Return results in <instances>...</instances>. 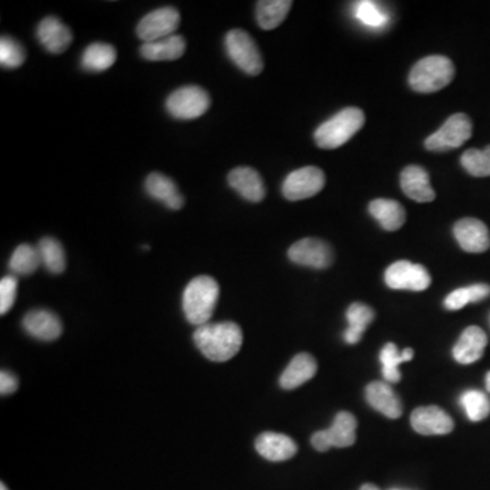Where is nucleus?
I'll list each match as a JSON object with an SVG mask.
<instances>
[{
    "label": "nucleus",
    "instance_id": "1",
    "mask_svg": "<svg viewBox=\"0 0 490 490\" xmlns=\"http://www.w3.org/2000/svg\"><path fill=\"white\" fill-rule=\"evenodd\" d=\"M194 342L206 359L225 362L241 349L242 331L233 322L206 323L195 330Z\"/></svg>",
    "mask_w": 490,
    "mask_h": 490
},
{
    "label": "nucleus",
    "instance_id": "2",
    "mask_svg": "<svg viewBox=\"0 0 490 490\" xmlns=\"http://www.w3.org/2000/svg\"><path fill=\"white\" fill-rule=\"evenodd\" d=\"M220 297L217 281L207 275L194 278L182 293V311L191 325L210 323Z\"/></svg>",
    "mask_w": 490,
    "mask_h": 490
},
{
    "label": "nucleus",
    "instance_id": "3",
    "mask_svg": "<svg viewBox=\"0 0 490 490\" xmlns=\"http://www.w3.org/2000/svg\"><path fill=\"white\" fill-rule=\"evenodd\" d=\"M365 122V114L361 109L349 106L338 112L335 116L315 131V142L322 148H338L351 140Z\"/></svg>",
    "mask_w": 490,
    "mask_h": 490
},
{
    "label": "nucleus",
    "instance_id": "4",
    "mask_svg": "<svg viewBox=\"0 0 490 490\" xmlns=\"http://www.w3.org/2000/svg\"><path fill=\"white\" fill-rule=\"evenodd\" d=\"M455 77V67L448 57H424L411 69L409 83L418 93H436L450 85Z\"/></svg>",
    "mask_w": 490,
    "mask_h": 490
},
{
    "label": "nucleus",
    "instance_id": "5",
    "mask_svg": "<svg viewBox=\"0 0 490 490\" xmlns=\"http://www.w3.org/2000/svg\"><path fill=\"white\" fill-rule=\"evenodd\" d=\"M226 54L241 72L259 75L263 72V57L254 38L241 29H233L225 38Z\"/></svg>",
    "mask_w": 490,
    "mask_h": 490
},
{
    "label": "nucleus",
    "instance_id": "6",
    "mask_svg": "<svg viewBox=\"0 0 490 490\" xmlns=\"http://www.w3.org/2000/svg\"><path fill=\"white\" fill-rule=\"evenodd\" d=\"M211 106L207 91L200 86H182L169 96L166 109L174 119L192 120L205 114Z\"/></svg>",
    "mask_w": 490,
    "mask_h": 490
},
{
    "label": "nucleus",
    "instance_id": "7",
    "mask_svg": "<svg viewBox=\"0 0 490 490\" xmlns=\"http://www.w3.org/2000/svg\"><path fill=\"white\" fill-rule=\"evenodd\" d=\"M473 124L468 114H456L448 117L439 131L427 137L425 148L431 151H448L460 148L470 139Z\"/></svg>",
    "mask_w": 490,
    "mask_h": 490
},
{
    "label": "nucleus",
    "instance_id": "8",
    "mask_svg": "<svg viewBox=\"0 0 490 490\" xmlns=\"http://www.w3.org/2000/svg\"><path fill=\"white\" fill-rule=\"evenodd\" d=\"M356 417L349 411H340L328 429L317 432L312 436V445L319 452H325L331 447H351L356 443Z\"/></svg>",
    "mask_w": 490,
    "mask_h": 490
},
{
    "label": "nucleus",
    "instance_id": "9",
    "mask_svg": "<svg viewBox=\"0 0 490 490\" xmlns=\"http://www.w3.org/2000/svg\"><path fill=\"white\" fill-rule=\"evenodd\" d=\"M325 186V174L317 166H305L291 172L283 184V194L291 202L308 199Z\"/></svg>",
    "mask_w": 490,
    "mask_h": 490
},
{
    "label": "nucleus",
    "instance_id": "10",
    "mask_svg": "<svg viewBox=\"0 0 490 490\" xmlns=\"http://www.w3.org/2000/svg\"><path fill=\"white\" fill-rule=\"evenodd\" d=\"M385 283L393 291H427L432 283L431 275L421 265L400 260L385 270Z\"/></svg>",
    "mask_w": 490,
    "mask_h": 490
},
{
    "label": "nucleus",
    "instance_id": "11",
    "mask_svg": "<svg viewBox=\"0 0 490 490\" xmlns=\"http://www.w3.org/2000/svg\"><path fill=\"white\" fill-rule=\"evenodd\" d=\"M180 13L171 6L161 7L148 13L137 26V35L145 43L173 36L180 26Z\"/></svg>",
    "mask_w": 490,
    "mask_h": 490
},
{
    "label": "nucleus",
    "instance_id": "12",
    "mask_svg": "<svg viewBox=\"0 0 490 490\" xmlns=\"http://www.w3.org/2000/svg\"><path fill=\"white\" fill-rule=\"evenodd\" d=\"M289 259L296 265L304 267L323 268L330 267L333 265L334 254L330 245L320 239H302L294 242L288 251Z\"/></svg>",
    "mask_w": 490,
    "mask_h": 490
},
{
    "label": "nucleus",
    "instance_id": "13",
    "mask_svg": "<svg viewBox=\"0 0 490 490\" xmlns=\"http://www.w3.org/2000/svg\"><path fill=\"white\" fill-rule=\"evenodd\" d=\"M453 236L463 251L482 254L490 249V233L487 226L476 218H463L453 226Z\"/></svg>",
    "mask_w": 490,
    "mask_h": 490
},
{
    "label": "nucleus",
    "instance_id": "14",
    "mask_svg": "<svg viewBox=\"0 0 490 490\" xmlns=\"http://www.w3.org/2000/svg\"><path fill=\"white\" fill-rule=\"evenodd\" d=\"M23 330L36 340L52 342L63 333L62 320L48 309H33L23 317Z\"/></svg>",
    "mask_w": 490,
    "mask_h": 490
},
{
    "label": "nucleus",
    "instance_id": "15",
    "mask_svg": "<svg viewBox=\"0 0 490 490\" xmlns=\"http://www.w3.org/2000/svg\"><path fill=\"white\" fill-rule=\"evenodd\" d=\"M411 427L414 431L425 436L434 435H448L453 431L452 418L437 406H425L417 408L411 414Z\"/></svg>",
    "mask_w": 490,
    "mask_h": 490
},
{
    "label": "nucleus",
    "instance_id": "16",
    "mask_svg": "<svg viewBox=\"0 0 490 490\" xmlns=\"http://www.w3.org/2000/svg\"><path fill=\"white\" fill-rule=\"evenodd\" d=\"M38 38L49 54H63L72 43V33L69 26L59 18L46 17L38 26Z\"/></svg>",
    "mask_w": 490,
    "mask_h": 490
},
{
    "label": "nucleus",
    "instance_id": "17",
    "mask_svg": "<svg viewBox=\"0 0 490 490\" xmlns=\"http://www.w3.org/2000/svg\"><path fill=\"white\" fill-rule=\"evenodd\" d=\"M229 186L245 200L259 203L265 199L266 187L262 176L255 169L240 166L233 169L228 176Z\"/></svg>",
    "mask_w": 490,
    "mask_h": 490
},
{
    "label": "nucleus",
    "instance_id": "18",
    "mask_svg": "<svg viewBox=\"0 0 490 490\" xmlns=\"http://www.w3.org/2000/svg\"><path fill=\"white\" fill-rule=\"evenodd\" d=\"M401 187L406 197L414 202L429 203L434 202L436 198V192L431 186V177L421 166L410 165L403 169L401 174Z\"/></svg>",
    "mask_w": 490,
    "mask_h": 490
},
{
    "label": "nucleus",
    "instance_id": "19",
    "mask_svg": "<svg viewBox=\"0 0 490 490\" xmlns=\"http://www.w3.org/2000/svg\"><path fill=\"white\" fill-rule=\"evenodd\" d=\"M487 345V336L482 328L470 325L463 331L452 349L453 359L462 365L473 364L484 356Z\"/></svg>",
    "mask_w": 490,
    "mask_h": 490
},
{
    "label": "nucleus",
    "instance_id": "20",
    "mask_svg": "<svg viewBox=\"0 0 490 490\" xmlns=\"http://www.w3.org/2000/svg\"><path fill=\"white\" fill-rule=\"evenodd\" d=\"M255 448L260 456L270 462H283L297 453V444L293 439L275 432H265L258 437Z\"/></svg>",
    "mask_w": 490,
    "mask_h": 490
},
{
    "label": "nucleus",
    "instance_id": "21",
    "mask_svg": "<svg viewBox=\"0 0 490 490\" xmlns=\"http://www.w3.org/2000/svg\"><path fill=\"white\" fill-rule=\"evenodd\" d=\"M367 401L375 410L391 419L400 418L403 413L402 402L395 391L383 382H374L365 390Z\"/></svg>",
    "mask_w": 490,
    "mask_h": 490
},
{
    "label": "nucleus",
    "instance_id": "22",
    "mask_svg": "<svg viewBox=\"0 0 490 490\" xmlns=\"http://www.w3.org/2000/svg\"><path fill=\"white\" fill-rule=\"evenodd\" d=\"M146 192L153 199L165 205L171 210H180L184 206V198L180 194L176 182L165 174L153 172L145 182Z\"/></svg>",
    "mask_w": 490,
    "mask_h": 490
},
{
    "label": "nucleus",
    "instance_id": "23",
    "mask_svg": "<svg viewBox=\"0 0 490 490\" xmlns=\"http://www.w3.org/2000/svg\"><path fill=\"white\" fill-rule=\"evenodd\" d=\"M317 359L308 353H300L289 362L283 374L281 375L280 384L283 390H294L304 383L309 382L317 375Z\"/></svg>",
    "mask_w": 490,
    "mask_h": 490
},
{
    "label": "nucleus",
    "instance_id": "24",
    "mask_svg": "<svg viewBox=\"0 0 490 490\" xmlns=\"http://www.w3.org/2000/svg\"><path fill=\"white\" fill-rule=\"evenodd\" d=\"M186 40L182 36H169L153 43H145L140 46L143 59L150 62H172L180 59L186 52Z\"/></svg>",
    "mask_w": 490,
    "mask_h": 490
},
{
    "label": "nucleus",
    "instance_id": "25",
    "mask_svg": "<svg viewBox=\"0 0 490 490\" xmlns=\"http://www.w3.org/2000/svg\"><path fill=\"white\" fill-rule=\"evenodd\" d=\"M369 213L375 220L379 221L383 229L395 232L402 228L406 221V211L401 203L391 199L372 200Z\"/></svg>",
    "mask_w": 490,
    "mask_h": 490
},
{
    "label": "nucleus",
    "instance_id": "26",
    "mask_svg": "<svg viewBox=\"0 0 490 490\" xmlns=\"http://www.w3.org/2000/svg\"><path fill=\"white\" fill-rule=\"evenodd\" d=\"M346 317H348L349 327L343 334V340L349 345H356L361 341L365 330L374 322L375 311L368 305L354 302L349 307Z\"/></svg>",
    "mask_w": 490,
    "mask_h": 490
},
{
    "label": "nucleus",
    "instance_id": "27",
    "mask_svg": "<svg viewBox=\"0 0 490 490\" xmlns=\"http://www.w3.org/2000/svg\"><path fill=\"white\" fill-rule=\"evenodd\" d=\"M116 57V49L111 44L93 43L83 52L80 64L86 72H101L111 69Z\"/></svg>",
    "mask_w": 490,
    "mask_h": 490
},
{
    "label": "nucleus",
    "instance_id": "28",
    "mask_svg": "<svg viewBox=\"0 0 490 490\" xmlns=\"http://www.w3.org/2000/svg\"><path fill=\"white\" fill-rule=\"evenodd\" d=\"M293 2L291 0H262L257 4V21L260 28L273 30L285 21Z\"/></svg>",
    "mask_w": 490,
    "mask_h": 490
},
{
    "label": "nucleus",
    "instance_id": "29",
    "mask_svg": "<svg viewBox=\"0 0 490 490\" xmlns=\"http://www.w3.org/2000/svg\"><path fill=\"white\" fill-rule=\"evenodd\" d=\"M414 357L413 349L408 348L400 353L395 343H385L384 348L380 351V362H382L383 377L388 383H400V365L402 362L411 361Z\"/></svg>",
    "mask_w": 490,
    "mask_h": 490
},
{
    "label": "nucleus",
    "instance_id": "30",
    "mask_svg": "<svg viewBox=\"0 0 490 490\" xmlns=\"http://www.w3.org/2000/svg\"><path fill=\"white\" fill-rule=\"evenodd\" d=\"M41 265L51 274H62L66 270V254L63 245L54 237H44L38 245Z\"/></svg>",
    "mask_w": 490,
    "mask_h": 490
},
{
    "label": "nucleus",
    "instance_id": "31",
    "mask_svg": "<svg viewBox=\"0 0 490 490\" xmlns=\"http://www.w3.org/2000/svg\"><path fill=\"white\" fill-rule=\"evenodd\" d=\"M41 266L38 247L21 244L10 258L9 267L14 275H30Z\"/></svg>",
    "mask_w": 490,
    "mask_h": 490
},
{
    "label": "nucleus",
    "instance_id": "32",
    "mask_svg": "<svg viewBox=\"0 0 490 490\" xmlns=\"http://www.w3.org/2000/svg\"><path fill=\"white\" fill-rule=\"evenodd\" d=\"M490 296V286L486 283L460 288L448 294L444 300V307L448 311H459L471 302H479Z\"/></svg>",
    "mask_w": 490,
    "mask_h": 490
},
{
    "label": "nucleus",
    "instance_id": "33",
    "mask_svg": "<svg viewBox=\"0 0 490 490\" xmlns=\"http://www.w3.org/2000/svg\"><path fill=\"white\" fill-rule=\"evenodd\" d=\"M460 405L465 409L466 416L470 421L478 422L489 417L490 401L482 391H465L460 396Z\"/></svg>",
    "mask_w": 490,
    "mask_h": 490
},
{
    "label": "nucleus",
    "instance_id": "34",
    "mask_svg": "<svg viewBox=\"0 0 490 490\" xmlns=\"http://www.w3.org/2000/svg\"><path fill=\"white\" fill-rule=\"evenodd\" d=\"M354 17L371 29H383L390 22V17L383 12L379 4L371 0H362L354 4Z\"/></svg>",
    "mask_w": 490,
    "mask_h": 490
},
{
    "label": "nucleus",
    "instance_id": "35",
    "mask_svg": "<svg viewBox=\"0 0 490 490\" xmlns=\"http://www.w3.org/2000/svg\"><path fill=\"white\" fill-rule=\"evenodd\" d=\"M462 166L474 177L490 176V146L484 150L469 148L462 156Z\"/></svg>",
    "mask_w": 490,
    "mask_h": 490
},
{
    "label": "nucleus",
    "instance_id": "36",
    "mask_svg": "<svg viewBox=\"0 0 490 490\" xmlns=\"http://www.w3.org/2000/svg\"><path fill=\"white\" fill-rule=\"evenodd\" d=\"M26 59V52L17 40L2 38L0 40V64L4 69H18Z\"/></svg>",
    "mask_w": 490,
    "mask_h": 490
},
{
    "label": "nucleus",
    "instance_id": "37",
    "mask_svg": "<svg viewBox=\"0 0 490 490\" xmlns=\"http://www.w3.org/2000/svg\"><path fill=\"white\" fill-rule=\"evenodd\" d=\"M18 280L15 275H6L0 281V314L6 315L17 299Z\"/></svg>",
    "mask_w": 490,
    "mask_h": 490
},
{
    "label": "nucleus",
    "instance_id": "38",
    "mask_svg": "<svg viewBox=\"0 0 490 490\" xmlns=\"http://www.w3.org/2000/svg\"><path fill=\"white\" fill-rule=\"evenodd\" d=\"M18 390V377L9 371H2L0 374V393L10 395Z\"/></svg>",
    "mask_w": 490,
    "mask_h": 490
},
{
    "label": "nucleus",
    "instance_id": "39",
    "mask_svg": "<svg viewBox=\"0 0 490 490\" xmlns=\"http://www.w3.org/2000/svg\"><path fill=\"white\" fill-rule=\"evenodd\" d=\"M359 490H380L379 487L375 486V485L372 484H365L362 485L361 489Z\"/></svg>",
    "mask_w": 490,
    "mask_h": 490
},
{
    "label": "nucleus",
    "instance_id": "40",
    "mask_svg": "<svg viewBox=\"0 0 490 490\" xmlns=\"http://www.w3.org/2000/svg\"><path fill=\"white\" fill-rule=\"evenodd\" d=\"M485 383H486V390L490 393V372H487L486 379H485Z\"/></svg>",
    "mask_w": 490,
    "mask_h": 490
},
{
    "label": "nucleus",
    "instance_id": "41",
    "mask_svg": "<svg viewBox=\"0 0 490 490\" xmlns=\"http://www.w3.org/2000/svg\"><path fill=\"white\" fill-rule=\"evenodd\" d=\"M0 490H9V489H7L6 485H4V482H2V485H0Z\"/></svg>",
    "mask_w": 490,
    "mask_h": 490
}]
</instances>
